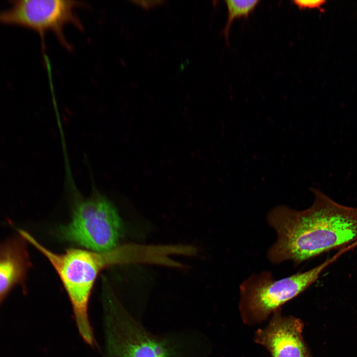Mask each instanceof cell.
<instances>
[{
  "instance_id": "obj_1",
  "label": "cell",
  "mask_w": 357,
  "mask_h": 357,
  "mask_svg": "<svg viewBox=\"0 0 357 357\" xmlns=\"http://www.w3.org/2000/svg\"><path fill=\"white\" fill-rule=\"evenodd\" d=\"M310 190L314 199L308 208L278 205L267 213V223L277 235L267 252L270 263L298 265L357 242V207L341 204L317 188Z\"/></svg>"
},
{
  "instance_id": "obj_2",
  "label": "cell",
  "mask_w": 357,
  "mask_h": 357,
  "mask_svg": "<svg viewBox=\"0 0 357 357\" xmlns=\"http://www.w3.org/2000/svg\"><path fill=\"white\" fill-rule=\"evenodd\" d=\"M20 234L48 259L55 269L70 301L78 332L86 344L93 346L95 339L88 305L96 279L106 268L139 261L141 249L136 245L126 244L104 251L70 248L57 253L42 245L28 232L20 230Z\"/></svg>"
},
{
  "instance_id": "obj_3",
  "label": "cell",
  "mask_w": 357,
  "mask_h": 357,
  "mask_svg": "<svg viewBox=\"0 0 357 357\" xmlns=\"http://www.w3.org/2000/svg\"><path fill=\"white\" fill-rule=\"evenodd\" d=\"M354 248L352 244L341 248L313 268L280 279L275 280L269 271L251 275L239 286V308L243 321L248 324L263 321L314 283L325 269Z\"/></svg>"
},
{
  "instance_id": "obj_4",
  "label": "cell",
  "mask_w": 357,
  "mask_h": 357,
  "mask_svg": "<svg viewBox=\"0 0 357 357\" xmlns=\"http://www.w3.org/2000/svg\"><path fill=\"white\" fill-rule=\"evenodd\" d=\"M121 222L112 202L97 190L75 201L71 221L60 228V237L92 250L104 251L117 246Z\"/></svg>"
},
{
  "instance_id": "obj_5",
  "label": "cell",
  "mask_w": 357,
  "mask_h": 357,
  "mask_svg": "<svg viewBox=\"0 0 357 357\" xmlns=\"http://www.w3.org/2000/svg\"><path fill=\"white\" fill-rule=\"evenodd\" d=\"M104 298L106 357H176L171 346L148 333L113 294L107 293Z\"/></svg>"
},
{
  "instance_id": "obj_6",
  "label": "cell",
  "mask_w": 357,
  "mask_h": 357,
  "mask_svg": "<svg viewBox=\"0 0 357 357\" xmlns=\"http://www.w3.org/2000/svg\"><path fill=\"white\" fill-rule=\"evenodd\" d=\"M12 6L0 11V24H15L37 31L41 36L51 31L63 46L70 49L64 35L68 24L82 30L83 26L76 9L83 6L76 0H18L11 1Z\"/></svg>"
},
{
  "instance_id": "obj_7",
  "label": "cell",
  "mask_w": 357,
  "mask_h": 357,
  "mask_svg": "<svg viewBox=\"0 0 357 357\" xmlns=\"http://www.w3.org/2000/svg\"><path fill=\"white\" fill-rule=\"evenodd\" d=\"M279 310L273 313L265 328L256 331L255 342L264 347L271 357H312L302 337V321L283 316Z\"/></svg>"
},
{
  "instance_id": "obj_8",
  "label": "cell",
  "mask_w": 357,
  "mask_h": 357,
  "mask_svg": "<svg viewBox=\"0 0 357 357\" xmlns=\"http://www.w3.org/2000/svg\"><path fill=\"white\" fill-rule=\"evenodd\" d=\"M26 242L20 234L0 242V306L16 286L25 288L31 267Z\"/></svg>"
},
{
  "instance_id": "obj_9",
  "label": "cell",
  "mask_w": 357,
  "mask_h": 357,
  "mask_svg": "<svg viewBox=\"0 0 357 357\" xmlns=\"http://www.w3.org/2000/svg\"><path fill=\"white\" fill-rule=\"evenodd\" d=\"M259 1L258 0H225L228 10V17L223 33L227 41L228 40L230 28L234 19L240 16H247L254 9Z\"/></svg>"
},
{
  "instance_id": "obj_10",
  "label": "cell",
  "mask_w": 357,
  "mask_h": 357,
  "mask_svg": "<svg viewBox=\"0 0 357 357\" xmlns=\"http://www.w3.org/2000/svg\"><path fill=\"white\" fill-rule=\"evenodd\" d=\"M325 1L323 0H295V4L300 8L320 7Z\"/></svg>"
},
{
  "instance_id": "obj_11",
  "label": "cell",
  "mask_w": 357,
  "mask_h": 357,
  "mask_svg": "<svg viewBox=\"0 0 357 357\" xmlns=\"http://www.w3.org/2000/svg\"><path fill=\"white\" fill-rule=\"evenodd\" d=\"M134 3L141 5L143 7L149 8L163 2V0H134Z\"/></svg>"
}]
</instances>
